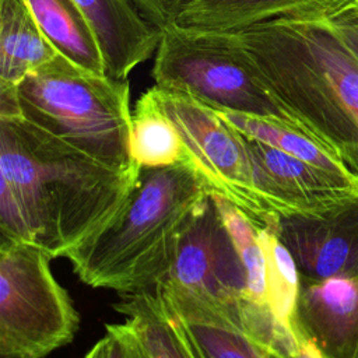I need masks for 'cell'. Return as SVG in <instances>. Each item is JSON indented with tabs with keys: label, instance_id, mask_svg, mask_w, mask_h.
<instances>
[{
	"label": "cell",
	"instance_id": "277c9868",
	"mask_svg": "<svg viewBox=\"0 0 358 358\" xmlns=\"http://www.w3.org/2000/svg\"><path fill=\"white\" fill-rule=\"evenodd\" d=\"M20 116L94 159L137 166L130 155V85L88 71L60 53L17 85Z\"/></svg>",
	"mask_w": 358,
	"mask_h": 358
},
{
	"label": "cell",
	"instance_id": "d6986e66",
	"mask_svg": "<svg viewBox=\"0 0 358 358\" xmlns=\"http://www.w3.org/2000/svg\"><path fill=\"white\" fill-rule=\"evenodd\" d=\"M130 155L138 168H161L189 161L185 143L151 88L141 94L131 112Z\"/></svg>",
	"mask_w": 358,
	"mask_h": 358
},
{
	"label": "cell",
	"instance_id": "30bf717a",
	"mask_svg": "<svg viewBox=\"0 0 358 358\" xmlns=\"http://www.w3.org/2000/svg\"><path fill=\"white\" fill-rule=\"evenodd\" d=\"M243 138L255 186L277 217L315 213L358 193V180L327 172L259 140Z\"/></svg>",
	"mask_w": 358,
	"mask_h": 358
},
{
	"label": "cell",
	"instance_id": "484cf974",
	"mask_svg": "<svg viewBox=\"0 0 358 358\" xmlns=\"http://www.w3.org/2000/svg\"><path fill=\"white\" fill-rule=\"evenodd\" d=\"M345 10H351V11H354L357 15H358V7H351V8H345ZM343 11V10H341Z\"/></svg>",
	"mask_w": 358,
	"mask_h": 358
},
{
	"label": "cell",
	"instance_id": "ac0fdd59",
	"mask_svg": "<svg viewBox=\"0 0 358 358\" xmlns=\"http://www.w3.org/2000/svg\"><path fill=\"white\" fill-rule=\"evenodd\" d=\"M55 49L77 66L105 74L96 36L74 0H25Z\"/></svg>",
	"mask_w": 358,
	"mask_h": 358
},
{
	"label": "cell",
	"instance_id": "8fae6325",
	"mask_svg": "<svg viewBox=\"0 0 358 358\" xmlns=\"http://www.w3.org/2000/svg\"><path fill=\"white\" fill-rule=\"evenodd\" d=\"M165 280L229 302L249 295L245 267L213 196L182 235Z\"/></svg>",
	"mask_w": 358,
	"mask_h": 358
},
{
	"label": "cell",
	"instance_id": "44dd1931",
	"mask_svg": "<svg viewBox=\"0 0 358 358\" xmlns=\"http://www.w3.org/2000/svg\"><path fill=\"white\" fill-rule=\"evenodd\" d=\"M211 196L245 267L249 296L259 303L267 305L266 260L257 238V225L231 201L217 194Z\"/></svg>",
	"mask_w": 358,
	"mask_h": 358
},
{
	"label": "cell",
	"instance_id": "d4e9b609",
	"mask_svg": "<svg viewBox=\"0 0 358 358\" xmlns=\"http://www.w3.org/2000/svg\"><path fill=\"white\" fill-rule=\"evenodd\" d=\"M351 7H358V0H336L323 13H320L317 15H330L333 13H337V11H341L345 8H351Z\"/></svg>",
	"mask_w": 358,
	"mask_h": 358
},
{
	"label": "cell",
	"instance_id": "7402d4cb",
	"mask_svg": "<svg viewBox=\"0 0 358 358\" xmlns=\"http://www.w3.org/2000/svg\"><path fill=\"white\" fill-rule=\"evenodd\" d=\"M87 358H144L129 324H106L105 336L85 354Z\"/></svg>",
	"mask_w": 358,
	"mask_h": 358
},
{
	"label": "cell",
	"instance_id": "4fadbf2b",
	"mask_svg": "<svg viewBox=\"0 0 358 358\" xmlns=\"http://www.w3.org/2000/svg\"><path fill=\"white\" fill-rule=\"evenodd\" d=\"M74 1L92 27L108 77L126 80L157 52L162 31L144 20L129 0Z\"/></svg>",
	"mask_w": 358,
	"mask_h": 358
},
{
	"label": "cell",
	"instance_id": "ba28073f",
	"mask_svg": "<svg viewBox=\"0 0 358 358\" xmlns=\"http://www.w3.org/2000/svg\"><path fill=\"white\" fill-rule=\"evenodd\" d=\"M182 327L194 358H270L252 326V298L224 301L169 280L155 287Z\"/></svg>",
	"mask_w": 358,
	"mask_h": 358
},
{
	"label": "cell",
	"instance_id": "cb8c5ba5",
	"mask_svg": "<svg viewBox=\"0 0 358 358\" xmlns=\"http://www.w3.org/2000/svg\"><path fill=\"white\" fill-rule=\"evenodd\" d=\"M323 17L330 20L337 32L358 57V15L351 10H343Z\"/></svg>",
	"mask_w": 358,
	"mask_h": 358
},
{
	"label": "cell",
	"instance_id": "ffe728a7",
	"mask_svg": "<svg viewBox=\"0 0 358 358\" xmlns=\"http://www.w3.org/2000/svg\"><path fill=\"white\" fill-rule=\"evenodd\" d=\"M275 220L266 225H257V238L266 260V301L278 323L295 336L294 323L301 289V275L291 252L275 232Z\"/></svg>",
	"mask_w": 358,
	"mask_h": 358
},
{
	"label": "cell",
	"instance_id": "8992f818",
	"mask_svg": "<svg viewBox=\"0 0 358 358\" xmlns=\"http://www.w3.org/2000/svg\"><path fill=\"white\" fill-rule=\"evenodd\" d=\"M41 246L0 241V355L42 358L70 344L80 315Z\"/></svg>",
	"mask_w": 358,
	"mask_h": 358
},
{
	"label": "cell",
	"instance_id": "7c38bea8",
	"mask_svg": "<svg viewBox=\"0 0 358 358\" xmlns=\"http://www.w3.org/2000/svg\"><path fill=\"white\" fill-rule=\"evenodd\" d=\"M294 330L298 357L358 358V273L301 280Z\"/></svg>",
	"mask_w": 358,
	"mask_h": 358
},
{
	"label": "cell",
	"instance_id": "5bb4252c",
	"mask_svg": "<svg viewBox=\"0 0 358 358\" xmlns=\"http://www.w3.org/2000/svg\"><path fill=\"white\" fill-rule=\"evenodd\" d=\"M217 113L246 137L266 143L334 175L358 180V172L343 155L301 123L222 110Z\"/></svg>",
	"mask_w": 358,
	"mask_h": 358
},
{
	"label": "cell",
	"instance_id": "603a6c76",
	"mask_svg": "<svg viewBox=\"0 0 358 358\" xmlns=\"http://www.w3.org/2000/svg\"><path fill=\"white\" fill-rule=\"evenodd\" d=\"M152 27L162 31L175 24L180 11L192 0H129Z\"/></svg>",
	"mask_w": 358,
	"mask_h": 358
},
{
	"label": "cell",
	"instance_id": "52a82bcc",
	"mask_svg": "<svg viewBox=\"0 0 358 358\" xmlns=\"http://www.w3.org/2000/svg\"><path fill=\"white\" fill-rule=\"evenodd\" d=\"M151 91L176 126L189 161L210 193L235 204L256 225H266L278 218L268 210L255 186L242 133L229 126L215 109L186 92L155 84Z\"/></svg>",
	"mask_w": 358,
	"mask_h": 358
},
{
	"label": "cell",
	"instance_id": "5b68a950",
	"mask_svg": "<svg viewBox=\"0 0 358 358\" xmlns=\"http://www.w3.org/2000/svg\"><path fill=\"white\" fill-rule=\"evenodd\" d=\"M151 76L155 85L217 110L301 123L270 92L231 31L171 24L161 32Z\"/></svg>",
	"mask_w": 358,
	"mask_h": 358
},
{
	"label": "cell",
	"instance_id": "2e32d148",
	"mask_svg": "<svg viewBox=\"0 0 358 358\" xmlns=\"http://www.w3.org/2000/svg\"><path fill=\"white\" fill-rule=\"evenodd\" d=\"M113 309L127 317L144 358H194L182 327L155 287L122 294Z\"/></svg>",
	"mask_w": 358,
	"mask_h": 358
},
{
	"label": "cell",
	"instance_id": "6da1fadb",
	"mask_svg": "<svg viewBox=\"0 0 358 358\" xmlns=\"http://www.w3.org/2000/svg\"><path fill=\"white\" fill-rule=\"evenodd\" d=\"M140 168L108 166L22 116H0V235L52 257L105 225Z\"/></svg>",
	"mask_w": 358,
	"mask_h": 358
},
{
	"label": "cell",
	"instance_id": "e0dca14e",
	"mask_svg": "<svg viewBox=\"0 0 358 358\" xmlns=\"http://www.w3.org/2000/svg\"><path fill=\"white\" fill-rule=\"evenodd\" d=\"M57 55L25 0H0V84L17 85Z\"/></svg>",
	"mask_w": 358,
	"mask_h": 358
},
{
	"label": "cell",
	"instance_id": "3957f363",
	"mask_svg": "<svg viewBox=\"0 0 358 358\" xmlns=\"http://www.w3.org/2000/svg\"><path fill=\"white\" fill-rule=\"evenodd\" d=\"M210 196L190 161L140 168L119 211L63 257L92 288H154L169 274L182 235Z\"/></svg>",
	"mask_w": 358,
	"mask_h": 358
},
{
	"label": "cell",
	"instance_id": "7a4b0ae2",
	"mask_svg": "<svg viewBox=\"0 0 358 358\" xmlns=\"http://www.w3.org/2000/svg\"><path fill=\"white\" fill-rule=\"evenodd\" d=\"M266 87L358 172V57L323 15H287L231 31Z\"/></svg>",
	"mask_w": 358,
	"mask_h": 358
},
{
	"label": "cell",
	"instance_id": "9a60e30c",
	"mask_svg": "<svg viewBox=\"0 0 358 358\" xmlns=\"http://www.w3.org/2000/svg\"><path fill=\"white\" fill-rule=\"evenodd\" d=\"M334 0H192L175 24L207 31H239L287 15L319 14Z\"/></svg>",
	"mask_w": 358,
	"mask_h": 358
},
{
	"label": "cell",
	"instance_id": "9c48e42d",
	"mask_svg": "<svg viewBox=\"0 0 358 358\" xmlns=\"http://www.w3.org/2000/svg\"><path fill=\"white\" fill-rule=\"evenodd\" d=\"M274 228L301 280L358 273V193L315 213L278 217Z\"/></svg>",
	"mask_w": 358,
	"mask_h": 358
}]
</instances>
